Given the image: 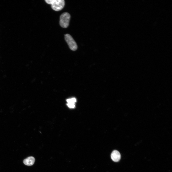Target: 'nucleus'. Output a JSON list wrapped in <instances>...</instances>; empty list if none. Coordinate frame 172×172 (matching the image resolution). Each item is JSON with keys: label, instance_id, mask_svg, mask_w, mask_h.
Segmentation results:
<instances>
[{"label": "nucleus", "instance_id": "1", "mask_svg": "<svg viewBox=\"0 0 172 172\" xmlns=\"http://www.w3.org/2000/svg\"><path fill=\"white\" fill-rule=\"evenodd\" d=\"M47 4L51 5L52 8L56 11L61 10L65 5V1L64 0H45Z\"/></svg>", "mask_w": 172, "mask_h": 172}, {"label": "nucleus", "instance_id": "2", "mask_svg": "<svg viewBox=\"0 0 172 172\" xmlns=\"http://www.w3.org/2000/svg\"><path fill=\"white\" fill-rule=\"evenodd\" d=\"M70 18L69 13L66 12L63 13L60 18L59 24L61 27L64 28L67 27L69 25Z\"/></svg>", "mask_w": 172, "mask_h": 172}, {"label": "nucleus", "instance_id": "3", "mask_svg": "<svg viewBox=\"0 0 172 172\" xmlns=\"http://www.w3.org/2000/svg\"><path fill=\"white\" fill-rule=\"evenodd\" d=\"M64 38L70 48L71 50L75 51L77 50V44L70 34H66L65 35Z\"/></svg>", "mask_w": 172, "mask_h": 172}, {"label": "nucleus", "instance_id": "4", "mask_svg": "<svg viewBox=\"0 0 172 172\" xmlns=\"http://www.w3.org/2000/svg\"><path fill=\"white\" fill-rule=\"evenodd\" d=\"M111 158L113 161L117 162L120 160L121 155L118 151L114 150L112 151L111 154Z\"/></svg>", "mask_w": 172, "mask_h": 172}, {"label": "nucleus", "instance_id": "5", "mask_svg": "<svg viewBox=\"0 0 172 172\" xmlns=\"http://www.w3.org/2000/svg\"><path fill=\"white\" fill-rule=\"evenodd\" d=\"M35 161L34 158L32 156H29L25 159L23 161L24 164L28 166H31L33 164Z\"/></svg>", "mask_w": 172, "mask_h": 172}, {"label": "nucleus", "instance_id": "6", "mask_svg": "<svg viewBox=\"0 0 172 172\" xmlns=\"http://www.w3.org/2000/svg\"><path fill=\"white\" fill-rule=\"evenodd\" d=\"M66 101L67 103L75 104L76 102V100L75 98L73 97L67 99Z\"/></svg>", "mask_w": 172, "mask_h": 172}, {"label": "nucleus", "instance_id": "7", "mask_svg": "<svg viewBox=\"0 0 172 172\" xmlns=\"http://www.w3.org/2000/svg\"><path fill=\"white\" fill-rule=\"evenodd\" d=\"M67 105L69 108H74L75 107V104L67 103Z\"/></svg>", "mask_w": 172, "mask_h": 172}]
</instances>
